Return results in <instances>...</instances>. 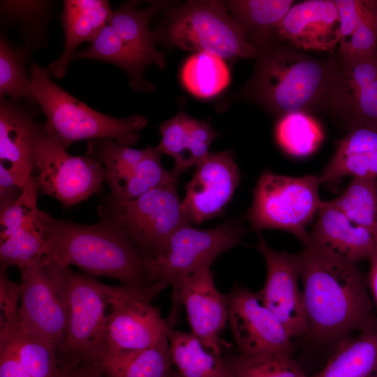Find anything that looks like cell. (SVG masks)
Listing matches in <instances>:
<instances>
[{
	"label": "cell",
	"instance_id": "5b68a950",
	"mask_svg": "<svg viewBox=\"0 0 377 377\" xmlns=\"http://www.w3.org/2000/svg\"><path fill=\"white\" fill-rule=\"evenodd\" d=\"M50 75L47 69L33 63L31 91L46 117L45 126L65 149L82 140L108 138L127 146L139 141L138 131L147 124L144 116L114 118L101 113L61 89Z\"/></svg>",
	"mask_w": 377,
	"mask_h": 377
},
{
	"label": "cell",
	"instance_id": "30bf717a",
	"mask_svg": "<svg viewBox=\"0 0 377 377\" xmlns=\"http://www.w3.org/2000/svg\"><path fill=\"white\" fill-rule=\"evenodd\" d=\"M34 165L39 170V195L52 196L66 208L99 192L105 182L100 161L87 155H70L45 124L40 126Z\"/></svg>",
	"mask_w": 377,
	"mask_h": 377
},
{
	"label": "cell",
	"instance_id": "83f0119b",
	"mask_svg": "<svg viewBox=\"0 0 377 377\" xmlns=\"http://www.w3.org/2000/svg\"><path fill=\"white\" fill-rule=\"evenodd\" d=\"M168 339L144 350L105 353L98 369L108 377H173Z\"/></svg>",
	"mask_w": 377,
	"mask_h": 377
},
{
	"label": "cell",
	"instance_id": "ee69618b",
	"mask_svg": "<svg viewBox=\"0 0 377 377\" xmlns=\"http://www.w3.org/2000/svg\"><path fill=\"white\" fill-rule=\"evenodd\" d=\"M367 283L374 307L377 310V248L371 255Z\"/></svg>",
	"mask_w": 377,
	"mask_h": 377
},
{
	"label": "cell",
	"instance_id": "d6a6232c",
	"mask_svg": "<svg viewBox=\"0 0 377 377\" xmlns=\"http://www.w3.org/2000/svg\"><path fill=\"white\" fill-rule=\"evenodd\" d=\"M327 201L377 237V179L353 177L340 195Z\"/></svg>",
	"mask_w": 377,
	"mask_h": 377
},
{
	"label": "cell",
	"instance_id": "4fadbf2b",
	"mask_svg": "<svg viewBox=\"0 0 377 377\" xmlns=\"http://www.w3.org/2000/svg\"><path fill=\"white\" fill-rule=\"evenodd\" d=\"M21 272L18 321L46 341L57 353L66 329L67 311L49 267L40 259Z\"/></svg>",
	"mask_w": 377,
	"mask_h": 377
},
{
	"label": "cell",
	"instance_id": "6da1fadb",
	"mask_svg": "<svg viewBox=\"0 0 377 377\" xmlns=\"http://www.w3.org/2000/svg\"><path fill=\"white\" fill-rule=\"evenodd\" d=\"M256 58L253 74L239 98L280 117L324 112L343 118L349 94L338 54L318 59L276 42L258 51Z\"/></svg>",
	"mask_w": 377,
	"mask_h": 377
},
{
	"label": "cell",
	"instance_id": "f35d334b",
	"mask_svg": "<svg viewBox=\"0 0 377 377\" xmlns=\"http://www.w3.org/2000/svg\"><path fill=\"white\" fill-rule=\"evenodd\" d=\"M7 269L0 268V332H4L18 321L21 297V284L13 282L8 277Z\"/></svg>",
	"mask_w": 377,
	"mask_h": 377
},
{
	"label": "cell",
	"instance_id": "b9f144b4",
	"mask_svg": "<svg viewBox=\"0 0 377 377\" xmlns=\"http://www.w3.org/2000/svg\"><path fill=\"white\" fill-rule=\"evenodd\" d=\"M24 191L16 184L10 171L0 163V210L15 203Z\"/></svg>",
	"mask_w": 377,
	"mask_h": 377
},
{
	"label": "cell",
	"instance_id": "d4e9b609",
	"mask_svg": "<svg viewBox=\"0 0 377 377\" xmlns=\"http://www.w3.org/2000/svg\"><path fill=\"white\" fill-rule=\"evenodd\" d=\"M312 377H377V317L357 336L338 343L323 370Z\"/></svg>",
	"mask_w": 377,
	"mask_h": 377
},
{
	"label": "cell",
	"instance_id": "4dcf8cb0",
	"mask_svg": "<svg viewBox=\"0 0 377 377\" xmlns=\"http://www.w3.org/2000/svg\"><path fill=\"white\" fill-rule=\"evenodd\" d=\"M31 377H54L59 370L56 350L17 321L0 332Z\"/></svg>",
	"mask_w": 377,
	"mask_h": 377
},
{
	"label": "cell",
	"instance_id": "ac0fdd59",
	"mask_svg": "<svg viewBox=\"0 0 377 377\" xmlns=\"http://www.w3.org/2000/svg\"><path fill=\"white\" fill-rule=\"evenodd\" d=\"M179 304L186 309L191 334L205 348L221 355L219 334L228 320V295L215 287L210 267L200 269L184 279Z\"/></svg>",
	"mask_w": 377,
	"mask_h": 377
},
{
	"label": "cell",
	"instance_id": "2e32d148",
	"mask_svg": "<svg viewBox=\"0 0 377 377\" xmlns=\"http://www.w3.org/2000/svg\"><path fill=\"white\" fill-rule=\"evenodd\" d=\"M256 248L267 266L265 282L259 295L283 324L292 339L306 336V318L302 293L298 286L300 277L298 253L276 251L260 235Z\"/></svg>",
	"mask_w": 377,
	"mask_h": 377
},
{
	"label": "cell",
	"instance_id": "7402d4cb",
	"mask_svg": "<svg viewBox=\"0 0 377 377\" xmlns=\"http://www.w3.org/2000/svg\"><path fill=\"white\" fill-rule=\"evenodd\" d=\"M112 13L105 0L64 1L61 15L64 47L61 56L49 65L50 75L64 77L75 48L83 42L91 43L109 23Z\"/></svg>",
	"mask_w": 377,
	"mask_h": 377
},
{
	"label": "cell",
	"instance_id": "1f68e13d",
	"mask_svg": "<svg viewBox=\"0 0 377 377\" xmlns=\"http://www.w3.org/2000/svg\"><path fill=\"white\" fill-rule=\"evenodd\" d=\"M181 78L191 94L200 98H209L228 85L230 75L223 59L207 52H196L184 63Z\"/></svg>",
	"mask_w": 377,
	"mask_h": 377
},
{
	"label": "cell",
	"instance_id": "ffe728a7",
	"mask_svg": "<svg viewBox=\"0 0 377 377\" xmlns=\"http://www.w3.org/2000/svg\"><path fill=\"white\" fill-rule=\"evenodd\" d=\"M277 38L306 50H332L340 43L334 1L308 0L293 5L281 23Z\"/></svg>",
	"mask_w": 377,
	"mask_h": 377
},
{
	"label": "cell",
	"instance_id": "4316f807",
	"mask_svg": "<svg viewBox=\"0 0 377 377\" xmlns=\"http://www.w3.org/2000/svg\"><path fill=\"white\" fill-rule=\"evenodd\" d=\"M77 59L112 63L128 75L133 89L141 91L154 89V85L143 77V71L149 64L128 47L109 24L99 31L87 49L75 52L71 60Z\"/></svg>",
	"mask_w": 377,
	"mask_h": 377
},
{
	"label": "cell",
	"instance_id": "ab89813d",
	"mask_svg": "<svg viewBox=\"0 0 377 377\" xmlns=\"http://www.w3.org/2000/svg\"><path fill=\"white\" fill-rule=\"evenodd\" d=\"M340 22V43L347 40L354 32L360 20L362 1L334 0Z\"/></svg>",
	"mask_w": 377,
	"mask_h": 377
},
{
	"label": "cell",
	"instance_id": "484cf974",
	"mask_svg": "<svg viewBox=\"0 0 377 377\" xmlns=\"http://www.w3.org/2000/svg\"><path fill=\"white\" fill-rule=\"evenodd\" d=\"M135 6L134 1L123 3L113 10L108 24L121 40L149 64L163 69L165 66L164 55L156 49V34L149 27L150 18L161 7V3H154L145 9H138Z\"/></svg>",
	"mask_w": 377,
	"mask_h": 377
},
{
	"label": "cell",
	"instance_id": "836d02e7",
	"mask_svg": "<svg viewBox=\"0 0 377 377\" xmlns=\"http://www.w3.org/2000/svg\"><path fill=\"white\" fill-rule=\"evenodd\" d=\"M29 51L13 45L4 36L0 37V95L19 102L36 104L31 91V79L25 63Z\"/></svg>",
	"mask_w": 377,
	"mask_h": 377
},
{
	"label": "cell",
	"instance_id": "52a82bcc",
	"mask_svg": "<svg viewBox=\"0 0 377 377\" xmlns=\"http://www.w3.org/2000/svg\"><path fill=\"white\" fill-rule=\"evenodd\" d=\"M245 232L239 219L226 220L205 230L184 226L171 235L156 258H149L153 282L164 288H172V308L165 318L171 328L179 318V294L184 279L200 269L210 267L219 255L238 245Z\"/></svg>",
	"mask_w": 377,
	"mask_h": 377
},
{
	"label": "cell",
	"instance_id": "f6af8a7d",
	"mask_svg": "<svg viewBox=\"0 0 377 377\" xmlns=\"http://www.w3.org/2000/svg\"><path fill=\"white\" fill-rule=\"evenodd\" d=\"M369 5L377 17V1H369Z\"/></svg>",
	"mask_w": 377,
	"mask_h": 377
},
{
	"label": "cell",
	"instance_id": "d6986e66",
	"mask_svg": "<svg viewBox=\"0 0 377 377\" xmlns=\"http://www.w3.org/2000/svg\"><path fill=\"white\" fill-rule=\"evenodd\" d=\"M309 244L337 259L357 264L368 259L377 248V237L348 219L327 200L323 201Z\"/></svg>",
	"mask_w": 377,
	"mask_h": 377
},
{
	"label": "cell",
	"instance_id": "f1b7e54d",
	"mask_svg": "<svg viewBox=\"0 0 377 377\" xmlns=\"http://www.w3.org/2000/svg\"><path fill=\"white\" fill-rule=\"evenodd\" d=\"M168 341L180 377H232L221 355L205 348L193 334L171 329Z\"/></svg>",
	"mask_w": 377,
	"mask_h": 377
},
{
	"label": "cell",
	"instance_id": "8fae6325",
	"mask_svg": "<svg viewBox=\"0 0 377 377\" xmlns=\"http://www.w3.org/2000/svg\"><path fill=\"white\" fill-rule=\"evenodd\" d=\"M164 289L156 283L145 289L124 286L111 302L104 355L144 350L168 339L172 328L151 303Z\"/></svg>",
	"mask_w": 377,
	"mask_h": 377
},
{
	"label": "cell",
	"instance_id": "8992f818",
	"mask_svg": "<svg viewBox=\"0 0 377 377\" xmlns=\"http://www.w3.org/2000/svg\"><path fill=\"white\" fill-rule=\"evenodd\" d=\"M221 1H188L168 10L156 31L157 42L184 50L207 52L234 61L256 57L257 50Z\"/></svg>",
	"mask_w": 377,
	"mask_h": 377
},
{
	"label": "cell",
	"instance_id": "7c38bea8",
	"mask_svg": "<svg viewBox=\"0 0 377 377\" xmlns=\"http://www.w3.org/2000/svg\"><path fill=\"white\" fill-rule=\"evenodd\" d=\"M228 301V321L241 355L250 359L292 356V338L258 292L236 283Z\"/></svg>",
	"mask_w": 377,
	"mask_h": 377
},
{
	"label": "cell",
	"instance_id": "d590c367",
	"mask_svg": "<svg viewBox=\"0 0 377 377\" xmlns=\"http://www.w3.org/2000/svg\"><path fill=\"white\" fill-rule=\"evenodd\" d=\"M223 357L232 377H309L292 356L250 359L239 353Z\"/></svg>",
	"mask_w": 377,
	"mask_h": 377
},
{
	"label": "cell",
	"instance_id": "74e56055",
	"mask_svg": "<svg viewBox=\"0 0 377 377\" xmlns=\"http://www.w3.org/2000/svg\"><path fill=\"white\" fill-rule=\"evenodd\" d=\"M345 121L348 129L356 126L377 128V79L352 94Z\"/></svg>",
	"mask_w": 377,
	"mask_h": 377
},
{
	"label": "cell",
	"instance_id": "60d3db41",
	"mask_svg": "<svg viewBox=\"0 0 377 377\" xmlns=\"http://www.w3.org/2000/svg\"><path fill=\"white\" fill-rule=\"evenodd\" d=\"M0 377H31L10 346L0 340Z\"/></svg>",
	"mask_w": 377,
	"mask_h": 377
},
{
	"label": "cell",
	"instance_id": "7bdbcfd3",
	"mask_svg": "<svg viewBox=\"0 0 377 377\" xmlns=\"http://www.w3.org/2000/svg\"><path fill=\"white\" fill-rule=\"evenodd\" d=\"M54 377H108L98 367L86 363L59 365Z\"/></svg>",
	"mask_w": 377,
	"mask_h": 377
},
{
	"label": "cell",
	"instance_id": "44dd1931",
	"mask_svg": "<svg viewBox=\"0 0 377 377\" xmlns=\"http://www.w3.org/2000/svg\"><path fill=\"white\" fill-rule=\"evenodd\" d=\"M159 130L161 139L157 147L161 154L174 158L170 172L177 179L205 159L212 141L222 135L207 121L195 119L182 110L164 121Z\"/></svg>",
	"mask_w": 377,
	"mask_h": 377
},
{
	"label": "cell",
	"instance_id": "8d00e7d4",
	"mask_svg": "<svg viewBox=\"0 0 377 377\" xmlns=\"http://www.w3.org/2000/svg\"><path fill=\"white\" fill-rule=\"evenodd\" d=\"M337 54L345 64L377 59V17L369 1H362L357 25L350 40L340 44Z\"/></svg>",
	"mask_w": 377,
	"mask_h": 377
},
{
	"label": "cell",
	"instance_id": "9a60e30c",
	"mask_svg": "<svg viewBox=\"0 0 377 377\" xmlns=\"http://www.w3.org/2000/svg\"><path fill=\"white\" fill-rule=\"evenodd\" d=\"M38 176L12 205L0 211V263L1 267L22 270L43 258L45 240L41 210L37 206Z\"/></svg>",
	"mask_w": 377,
	"mask_h": 377
},
{
	"label": "cell",
	"instance_id": "9c48e42d",
	"mask_svg": "<svg viewBox=\"0 0 377 377\" xmlns=\"http://www.w3.org/2000/svg\"><path fill=\"white\" fill-rule=\"evenodd\" d=\"M319 176L289 177L264 171L253 190L246 212L250 228L255 231L278 229L293 233L305 244L306 227L322 205Z\"/></svg>",
	"mask_w": 377,
	"mask_h": 377
},
{
	"label": "cell",
	"instance_id": "e575fe53",
	"mask_svg": "<svg viewBox=\"0 0 377 377\" xmlns=\"http://www.w3.org/2000/svg\"><path fill=\"white\" fill-rule=\"evenodd\" d=\"M276 138L288 154L304 157L318 147L323 140V133L313 117L296 112L280 117L276 127Z\"/></svg>",
	"mask_w": 377,
	"mask_h": 377
},
{
	"label": "cell",
	"instance_id": "f546056e",
	"mask_svg": "<svg viewBox=\"0 0 377 377\" xmlns=\"http://www.w3.org/2000/svg\"><path fill=\"white\" fill-rule=\"evenodd\" d=\"M161 154L157 146L151 147L147 156L137 165L119 172L105 174V182L110 188L109 196L117 200H129L167 182L177 179L170 171L163 168Z\"/></svg>",
	"mask_w": 377,
	"mask_h": 377
},
{
	"label": "cell",
	"instance_id": "bcb514c9",
	"mask_svg": "<svg viewBox=\"0 0 377 377\" xmlns=\"http://www.w3.org/2000/svg\"><path fill=\"white\" fill-rule=\"evenodd\" d=\"M173 377H180V376H179L178 374H174V375H173Z\"/></svg>",
	"mask_w": 377,
	"mask_h": 377
},
{
	"label": "cell",
	"instance_id": "5bb4252c",
	"mask_svg": "<svg viewBox=\"0 0 377 377\" xmlns=\"http://www.w3.org/2000/svg\"><path fill=\"white\" fill-rule=\"evenodd\" d=\"M241 177L231 150L209 152L184 185L182 209L185 216L191 223L199 225L221 215L231 201Z\"/></svg>",
	"mask_w": 377,
	"mask_h": 377
},
{
	"label": "cell",
	"instance_id": "3957f363",
	"mask_svg": "<svg viewBox=\"0 0 377 377\" xmlns=\"http://www.w3.org/2000/svg\"><path fill=\"white\" fill-rule=\"evenodd\" d=\"M40 216L45 263L75 265L88 275L112 278L135 288H150L156 284L149 258L115 224L102 219L92 225L78 224L43 211Z\"/></svg>",
	"mask_w": 377,
	"mask_h": 377
},
{
	"label": "cell",
	"instance_id": "e0dca14e",
	"mask_svg": "<svg viewBox=\"0 0 377 377\" xmlns=\"http://www.w3.org/2000/svg\"><path fill=\"white\" fill-rule=\"evenodd\" d=\"M35 105L0 98V163L23 190L34 178L35 146L40 126Z\"/></svg>",
	"mask_w": 377,
	"mask_h": 377
},
{
	"label": "cell",
	"instance_id": "cb8c5ba5",
	"mask_svg": "<svg viewBox=\"0 0 377 377\" xmlns=\"http://www.w3.org/2000/svg\"><path fill=\"white\" fill-rule=\"evenodd\" d=\"M293 3L291 0H233L226 5L258 52L278 40L281 23Z\"/></svg>",
	"mask_w": 377,
	"mask_h": 377
},
{
	"label": "cell",
	"instance_id": "277c9868",
	"mask_svg": "<svg viewBox=\"0 0 377 377\" xmlns=\"http://www.w3.org/2000/svg\"><path fill=\"white\" fill-rule=\"evenodd\" d=\"M45 263L67 311L65 334L57 353L58 364L86 363L98 368L105 353L107 309L124 286L105 285L93 276L75 273L70 267Z\"/></svg>",
	"mask_w": 377,
	"mask_h": 377
},
{
	"label": "cell",
	"instance_id": "ba28073f",
	"mask_svg": "<svg viewBox=\"0 0 377 377\" xmlns=\"http://www.w3.org/2000/svg\"><path fill=\"white\" fill-rule=\"evenodd\" d=\"M177 182L170 180L129 200L105 196L97 212L101 219L120 228L145 256L154 259L177 229L192 225L182 209Z\"/></svg>",
	"mask_w": 377,
	"mask_h": 377
},
{
	"label": "cell",
	"instance_id": "603a6c76",
	"mask_svg": "<svg viewBox=\"0 0 377 377\" xmlns=\"http://www.w3.org/2000/svg\"><path fill=\"white\" fill-rule=\"evenodd\" d=\"M377 179V128L356 126L337 143L332 157L319 175L322 184L344 177Z\"/></svg>",
	"mask_w": 377,
	"mask_h": 377
},
{
	"label": "cell",
	"instance_id": "7a4b0ae2",
	"mask_svg": "<svg viewBox=\"0 0 377 377\" xmlns=\"http://www.w3.org/2000/svg\"><path fill=\"white\" fill-rule=\"evenodd\" d=\"M306 336L336 346L377 317L367 276L357 264L328 256L311 245L298 253Z\"/></svg>",
	"mask_w": 377,
	"mask_h": 377
}]
</instances>
